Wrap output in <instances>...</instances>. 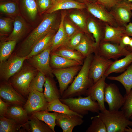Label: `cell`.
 I'll return each instance as SVG.
<instances>
[{
    "instance_id": "obj_1",
    "label": "cell",
    "mask_w": 132,
    "mask_h": 132,
    "mask_svg": "<svg viewBox=\"0 0 132 132\" xmlns=\"http://www.w3.org/2000/svg\"><path fill=\"white\" fill-rule=\"evenodd\" d=\"M56 17L54 13H46L41 23L23 41L15 54L21 57L27 56L37 42L54 30Z\"/></svg>"
},
{
    "instance_id": "obj_2",
    "label": "cell",
    "mask_w": 132,
    "mask_h": 132,
    "mask_svg": "<svg viewBox=\"0 0 132 132\" xmlns=\"http://www.w3.org/2000/svg\"><path fill=\"white\" fill-rule=\"evenodd\" d=\"M93 55L85 58L82 66L71 84L64 92L61 98L65 99L85 95L88 89L94 83L89 77V69Z\"/></svg>"
},
{
    "instance_id": "obj_3",
    "label": "cell",
    "mask_w": 132,
    "mask_h": 132,
    "mask_svg": "<svg viewBox=\"0 0 132 132\" xmlns=\"http://www.w3.org/2000/svg\"><path fill=\"white\" fill-rule=\"evenodd\" d=\"M38 71L27 62L21 69L11 77L8 81L20 94L27 98L30 83Z\"/></svg>"
},
{
    "instance_id": "obj_4",
    "label": "cell",
    "mask_w": 132,
    "mask_h": 132,
    "mask_svg": "<svg viewBox=\"0 0 132 132\" xmlns=\"http://www.w3.org/2000/svg\"><path fill=\"white\" fill-rule=\"evenodd\" d=\"M98 113L104 123L107 132H125L128 126L132 127V121L126 117L121 110L110 111L106 109Z\"/></svg>"
},
{
    "instance_id": "obj_5",
    "label": "cell",
    "mask_w": 132,
    "mask_h": 132,
    "mask_svg": "<svg viewBox=\"0 0 132 132\" xmlns=\"http://www.w3.org/2000/svg\"><path fill=\"white\" fill-rule=\"evenodd\" d=\"M59 99L72 110L82 115L88 114L89 111L98 113L100 111L98 103L93 100L90 96L85 97L79 96L77 98H60Z\"/></svg>"
},
{
    "instance_id": "obj_6",
    "label": "cell",
    "mask_w": 132,
    "mask_h": 132,
    "mask_svg": "<svg viewBox=\"0 0 132 132\" xmlns=\"http://www.w3.org/2000/svg\"><path fill=\"white\" fill-rule=\"evenodd\" d=\"M26 60V57H21L14 54L5 61L0 63L1 81H8L11 77L21 69Z\"/></svg>"
},
{
    "instance_id": "obj_7",
    "label": "cell",
    "mask_w": 132,
    "mask_h": 132,
    "mask_svg": "<svg viewBox=\"0 0 132 132\" xmlns=\"http://www.w3.org/2000/svg\"><path fill=\"white\" fill-rule=\"evenodd\" d=\"M130 52L127 48L119 44L101 41L95 53L107 59L116 60L120 57L126 56Z\"/></svg>"
},
{
    "instance_id": "obj_8",
    "label": "cell",
    "mask_w": 132,
    "mask_h": 132,
    "mask_svg": "<svg viewBox=\"0 0 132 132\" xmlns=\"http://www.w3.org/2000/svg\"><path fill=\"white\" fill-rule=\"evenodd\" d=\"M27 98L23 107L29 115L36 111H47L48 102L43 92L30 90Z\"/></svg>"
},
{
    "instance_id": "obj_9",
    "label": "cell",
    "mask_w": 132,
    "mask_h": 132,
    "mask_svg": "<svg viewBox=\"0 0 132 132\" xmlns=\"http://www.w3.org/2000/svg\"><path fill=\"white\" fill-rule=\"evenodd\" d=\"M51 53L50 46L26 60L30 65L44 74L46 76L53 77L54 75L50 65Z\"/></svg>"
},
{
    "instance_id": "obj_10",
    "label": "cell",
    "mask_w": 132,
    "mask_h": 132,
    "mask_svg": "<svg viewBox=\"0 0 132 132\" xmlns=\"http://www.w3.org/2000/svg\"><path fill=\"white\" fill-rule=\"evenodd\" d=\"M105 102L108 104L110 111L119 110L123 105L125 98L115 84L106 83L105 88Z\"/></svg>"
},
{
    "instance_id": "obj_11",
    "label": "cell",
    "mask_w": 132,
    "mask_h": 132,
    "mask_svg": "<svg viewBox=\"0 0 132 132\" xmlns=\"http://www.w3.org/2000/svg\"><path fill=\"white\" fill-rule=\"evenodd\" d=\"M81 67V65H79L64 68L52 69V73L59 83V90L61 96Z\"/></svg>"
},
{
    "instance_id": "obj_12",
    "label": "cell",
    "mask_w": 132,
    "mask_h": 132,
    "mask_svg": "<svg viewBox=\"0 0 132 132\" xmlns=\"http://www.w3.org/2000/svg\"><path fill=\"white\" fill-rule=\"evenodd\" d=\"M92 59L89 71V77L94 83L104 75L105 73L113 61L103 57L96 53Z\"/></svg>"
},
{
    "instance_id": "obj_13",
    "label": "cell",
    "mask_w": 132,
    "mask_h": 132,
    "mask_svg": "<svg viewBox=\"0 0 132 132\" xmlns=\"http://www.w3.org/2000/svg\"><path fill=\"white\" fill-rule=\"evenodd\" d=\"M0 97L5 102L23 107L27 99L19 93L8 81L0 82Z\"/></svg>"
},
{
    "instance_id": "obj_14",
    "label": "cell",
    "mask_w": 132,
    "mask_h": 132,
    "mask_svg": "<svg viewBox=\"0 0 132 132\" xmlns=\"http://www.w3.org/2000/svg\"><path fill=\"white\" fill-rule=\"evenodd\" d=\"M129 2L122 0L111 8L110 12L118 24L124 26L130 22L132 12Z\"/></svg>"
},
{
    "instance_id": "obj_15",
    "label": "cell",
    "mask_w": 132,
    "mask_h": 132,
    "mask_svg": "<svg viewBox=\"0 0 132 132\" xmlns=\"http://www.w3.org/2000/svg\"><path fill=\"white\" fill-rule=\"evenodd\" d=\"M107 77L105 75L99 79L87 90L85 95L90 96L93 100L97 101L99 106L100 110L103 112L107 109L104 104L105 88Z\"/></svg>"
},
{
    "instance_id": "obj_16",
    "label": "cell",
    "mask_w": 132,
    "mask_h": 132,
    "mask_svg": "<svg viewBox=\"0 0 132 132\" xmlns=\"http://www.w3.org/2000/svg\"><path fill=\"white\" fill-rule=\"evenodd\" d=\"M86 4L88 11L95 17L111 26H118L112 16L104 6L93 2Z\"/></svg>"
},
{
    "instance_id": "obj_17",
    "label": "cell",
    "mask_w": 132,
    "mask_h": 132,
    "mask_svg": "<svg viewBox=\"0 0 132 132\" xmlns=\"http://www.w3.org/2000/svg\"><path fill=\"white\" fill-rule=\"evenodd\" d=\"M83 116L58 113L55 122L56 125L62 128L63 132H72L75 126L80 125L83 123Z\"/></svg>"
},
{
    "instance_id": "obj_18",
    "label": "cell",
    "mask_w": 132,
    "mask_h": 132,
    "mask_svg": "<svg viewBox=\"0 0 132 132\" xmlns=\"http://www.w3.org/2000/svg\"><path fill=\"white\" fill-rule=\"evenodd\" d=\"M4 117L15 120L28 131L29 115L22 106L10 104Z\"/></svg>"
},
{
    "instance_id": "obj_19",
    "label": "cell",
    "mask_w": 132,
    "mask_h": 132,
    "mask_svg": "<svg viewBox=\"0 0 132 132\" xmlns=\"http://www.w3.org/2000/svg\"><path fill=\"white\" fill-rule=\"evenodd\" d=\"M125 35L124 26H112L106 24L104 34L101 41L111 42L119 44Z\"/></svg>"
},
{
    "instance_id": "obj_20",
    "label": "cell",
    "mask_w": 132,
    "mask_h": 132,
    "mask_svg": "<svg viewBox=\"0 0 132 132\" xmlns=\"http://www.w3.org/2000/svg\"><path fill=\"white\" fill-rule=\"evenodd\" d=\"M86 8V4L74 0H59L54 3L45 12L51 13L60 10L76 9H83Z\"/></svg>"
},
{
    "instance_id": "obj_21",
    "label": "cell",
    "mask_w": 132,
    "mask_h": 132,
    "mask_svg": "<svg viewBox=\"0 0 132 132\" xmlns=\"http://www.w3.org/2000/svg\"><path fill=\"white\" fill-rule=\"evenodd\" d=\"M44 86V94L48 103L55 99L61 98L59 90L58 89L53 77L46 76L45 82Z\"/></svg>"
},
{
    "instance_id": "obj_22",
    "label": "cell",
    "mask_w": 132,
    "mask_h": 132,
    "mask_svg": "<svg viewBox=\"0 0 132 132\" xmlns=\"http://www.w3.org/2000/svg\"><path fill=\"white\" fill-rule=\"evenodd\" d=\"M132 63V52H131L124 58L113 61L105 72L104 75L107 77L112 73L123 72Z\"/></svg>"
},
{
    "instance_id": "obj_23",
    "label": "cell",
    "mask_w": 132,
    "mask_h": 132,
    "mask_svg": "<svg viewBox=\"0 0 132 132\" xmlns=\"http://www.w3.org/2000/svg\"><path fill=\"white\" fill-rule=\"evenodd\" d=\"M55 32L53 30L40 39L34 45L29 54L26 56V60L42 52L51 46Z\"/></svg>"
},
{
    "instance_id": "obj_24",
    "label": "cell",
    "mask_w": 132,
    "mask_h": 132,
    "mask_svg": "<svg viewBox=\"0 0 132 132\" xmlns=\"http://www.w3.org/2000/svg\"><path fill=\"white\" fill-rule=\"evenodd\" d=\"M26 25L24 19L18 16L15 19L13 28L11 33L6 38L5 41L15 40L17 42L24 35L26 29Z\"/></svg>"
},
{
    "instance_id": "obj_25",
    "label": "cell",
    "mask_w": 132,
    "mask_h": 132,
    "mask_svg": "<svg viewBox=\"0 0 132 132\" xmlns=\"http://www.w3.org/2000/svg\"><path fill=\"white\" fill-rule=\"evenodd\" d=\"M110 80L118 81L124 87L126 94L129 93L132 89V63L121 74L116 76H108Z\"/></svg>"
},
{
    "instance_id": "obj_26",
    "label": "cell",
    "mask_w": 132,
    "mask_h": 132,
    "mask_svg": "<svg viewBox=\"0 0 132 132\" xmlns=\"http://www.w3.org/2000/svg\"><path fill=\"white\" fill-rule=\"evenodd\" d=\"M50 65L52 69H62L82 65L75 60L51 53Z\"/></svg>"
},
{
    "instance_id": "obj_27",
    "label": "cell",
    "mask_w": 132,
    "mask_h": 132,
    "mask_svg": "<svg viewBox=\"0 0 132 132\" xmlns=\"http://www.w3.org/2000/svg\"><path fill=\"white\" fill-rule=\"evenodd\" d=\"M65 17V13H61L59 29L53 37L51 46V53L62 46L67 38L63 27V22Z\"/></svg>"
},
{
    "instance_id": "obj_28",
    "label": "cell",
    "mask_w": 132,
    "mask_h": 132,
    "mask_svg": "<svg viewBox=\"0 0 132 132\" xmlns=\"http://www.w3.org/2000/svg\"><path fill=\"white\" fill-rule=\"evenodd\" d=\"M67 59L77 61L83 65L85 58L77 50L66 47H60L51 53Z\"/></svg>"
},
{
    "instance_id": "obj_29",
    "label": "cell",
    "mask_w": 132,
    "mask_h": 132,
    "mask_svg": "<svg viewBox=\"0 0 132 132\" xmlns=\"http://www.w3.org/2000/svg\"><path fill=\"white\" fill-rule=\"evenodd\" d=\"M95 43L88 34H84L80 42L75 49L86 58L96 51V48Z\"/></svg>"
},
{
    "instance_id": "obj_30",
    "label": "cell",
    "mask_w": 132,
    "mask_h": 132,
    "mask_svg": "<svg viewBox=\"0 0 132 132\" xmlns=\"http://www.w3.org/2000/svg\"><path fill=\"white\" fill-rule=\"evenodd\" d=\"M47 111H54L70 115L83 116L72 110L68 106L62 103L59 99H55L48 103Z\"/></svg>"
},
{
    "instance_id": "obj_31",
    "label": "cell",
    "mask_w": 132,
    "mask_h": 132,
    "mask_svg": "<svg viewBox=\"0 0 132 132\" xmlns=\"http://www.w3.org/2000/svg\"><path fill=\"white\" fill-rule=\"evenodd\" d=\"M58 113H50L46 111H37L31 115L35 116L39 120L44 122L55 132V127L56 125V120Z\"/></svg>"
},
{
    "instance_id": "obj_32",
    "label": "cell",
    "mask_w": 132,
    "mask_h": 132,
    "mask_svg": "<svg viewBox=\"0 0 132 132\" xmlns=\"http://www.w3.org/2000/svg\"><path fill=\"white\" fill-rule=\"evenodd\" d=\"M29 115L28 122L29 132H53L45 123L32 115Z\"/></svg>"
},
{
    "instance_id": "obj_33",
    "label": "cell",
    "mask_w": 132,
    "mask_h": 132,
    "mask_svg": "<svg viewBox=\"0 0 132 132\" xmlns=\"http://www.w3.org/2000/svg\"><path fill=\"white\" fill-rule=\"evenodd\" d=\"M87 27L88 32L92 34L95 39L97 49L103 38L100 29L96 21L91 19H89L87 21Z\"/></svg>"
},
{
    "instance_id": "obj_34",
    "label": "cell",
    "mask_w": 132,
    "mask_h": 132,
    "mask_svg": "<svg viewBox=\"0 0 132 132\" xmlns=\"http://www.w3.org/2000/svg\"><path fill=\"white\" fill-rule=\"evenodd\" d=\"M17 42L15 40L6 41L1 43L0 62H3L10 57L16 46Z\"/></svg>"
},
{
    "instance_id": "obj_35",
    "label": "cell",
    "mask_w": 132,
    "mask_h": 132,
    "mask_svg": "<svg viewBox=\"0 0 132 132\" xmlns=\"http://www.w3.org/2000/svg\"><path fill=\"white\" fill-rule=\"evenodd\" d=\"M69 17L71 21L86 34L88 32L87 29L86 17L79 11L75 12L70 14Z\"/></svg>"
},
{
    "instance_id": "obj_36",
    "label": "cell",
    "mask_w": 132,
    "mask_h": 132,
    "mask_svg": "<svg viewBox=\"0 0 132 132\" xmlns=\"http://www.w3.org/2000/svg\"><path fill=\"white\" fill-rule=\"evenodd\" d=\"M0 124L4 128L6 132H16L22 131V125L15 120L0 116Z\"/></svg>"
},
{
    "instance_id": "obj_37",
    "label": "cell",
    "mask_w": 132,
    "mask_h": 132,
    "mask_svg": "<svg viewBox=\"0 0 132 132\" xmlns=\"http://www.w3.org/2000/svg\"><path fill=\"white\" fill-rule=\"evenodd\" d=\"M91 123L86 132H107L105 125L98 115L91 118Z\"/></svg>"
},
{
    "instance_id": "obj_38",
    "label": "cell",
    "mask_w": 132,
    "mask_h": 132,
    "mask_svg": "<svg viewBox=\"0 0 132 132\" xmlns=\"http://www.w3.org/2000/svg\"><path fill=\"white\" fill-rule=\"evenodd\" d=\"M46 76L41 72L39 71L32 81L30 86V90H35L43 92V87L45 82Z\"/></svg>"
},
{
    "instance_id": "obj_39",
    "label": "cell",
    "mask_w": 132,
    "mask_h": 132,
    "mask_svg": "<svg viewBox=\"0 0 132 132\" xmlns=\"http://www.w3.org/2000/svg\"><path fill=\"white\" fill-rule=\"evenodd\" d=\"M23 7L29 17L33 20L35 18L38 8L35 0H21Z\"/></svg>"
},
{
    "instance_id": "obj_40",
    "label": "cell",
    "mask_w": 132,
    "mask_h": 132,
    "mask_svg": "<svg viewBox=\"0 0 132 132\" xmlns=\"http://www.w3.org/2000/svg\"><path fill=\"white\" fill-rule=\"evenodd\" d=\"M84 34V33L82 31H78L68 37L61 46L75 49L80 42Z\"/></svg>"
},
{
    "instance_id": "obj_41",
    "label": "cell",
    "mask_w": 132,
    "mask_h": 132,
    "mask_svg": "<svg viewBox=\"0 0 132 132\" xmlns=\"http://www.w3.org/2000/svg\"><path fill=\"white\" fill-rule=\"evenodd\" d=\"M124 96V102L121 109L126 117L130 119L132 115V89L129 93L126 94Z\"/></svg>"
},
{
    "instance_id": "obj_42",
    "label": "cell",
    "mask_w": 132,
    "mask_h": 132,
    "mask_svg": "<svg viewBox=\"0 0 132 132\" xmlns=\"http://www.w3.org/2000/svg\"><path fill=\"white\" fill-rule=\"evenodd\" d=\"M0 10L3 13L13 15L17 14L18 11V8L16 3L12 2H7L0 4Z\"/></svg>"
},
{
    "instance_id": "obj_43",
    "label": "cell",
    "mask_w": 132,
    "mask_h": 132,
    "mask_svg": "<svg viewBox=\"0 0 132 132\" xmlns=\"http://www.w3.org/2000/svg\"><path fill=\"white\" fill-rule=\"evenodd\" d=\"M12 20L9 18H1L0 19V34L8 33L12 30Z\"/></svg>"
},
{
    "instance_id": "obj_44",
    "label": "cell",
    "mask_w": 132,
    "mask_h": 132,
    "mask_svg": "<svg viewBox=\"0 0 132 132\" xmlns=\"http://www.w3.org/2000/svg\"><path fill=\"white\" fill-rule=\"evenodd\" d=\"M38 10L42 13L46 12L52 6L53 2L52 0H35Z\"/></svg>"
},
{
    "instance_id": "obj_45",
    "label": "cell",
    "mask_w": 132,
    "mask_h": 132,
    "mask_svg": "<svg viewBox=\"0 0 132 132\" xmlns=\"http://www.w3.org/2000/svg\"><path fill=\"white\" fill-rule=\"evenodd\" d=\"M63 27L67 38L79 30L72 23L66 20L65 17L63 22Z\"/></svg>"
},
{
    "instance_id": "obj_46",
    "label": "cell",
    "mask_w": 132,
    "mask_h": 132,
    "mask_svg": "<svg viewBox=\"0 0 132 132\" xmlns=\"http://www.w3.org/2000/svg\"><path fill=\"white\" fill-rule=\"evenodd\" d=\"M122 0H98L96 3L100 4L105 8L111 9Z\"/></svg>"
},
{
    "instance_id": "obj_47",
    "label": "cell",
    "mask_w": 132,
    "mask_h": 132,
    "mask_svg": "<svg viewBox=\"0 0 132 132\" xmlns=\"http://www.w3.org/2000/svg\"><path fill=\"white\" fill-rule=\"evenodd\" d=\"M10 104L4 101L0 97V116H5Z\"/></svg>"
},
{
    "instance_id": "obj_48",
    "label": "cell",
    "mask_w": 132,
    "mask_h": 132,
    "mask_svg": "<svg viewBox=\"0 0 132 132\" xmlns=\"http://www.w3.org/2000/svg\"><path fill=\"white\" fill-rule=\"evenodd\" d=\"M131 39L129 36L125 35L122 37L119 44L123 47L126 48V46L129 45Z\"/></svg>"
},
{
    "instance_id": "obj_49",
    "label": "cell",
    "mask_w": 132,
    "mask_h": 132,
    "mask_svg": "<svg viewBox=\"0 0 132 132\" xmlns=\"http://www.w3.org/2000/svg\"><path fill=\"white\" fill-rule=\"evenodd\" d=\"M124 27L126 35L132 36V23H129Z\"/></svg>"
},
{
    "instance_id": "obj_50",
    "label": "cell",
    "mask_w": 132,
    "mask_h": 132,
    "mask_svg": "<svg viewBox=\"0 0 132 132\" xmlns=\"http://www.w3.org/2000/svg\"><path fill=\"white\" fill-rule=\"evenodd\" d=\"M76 1L85 3V4L89 2H92L91 0H74Z\"/></svg>"
},
{
    "instance_id": "obj_51",
    "label": "cell",
    "mask_w": 132,
    "mask_h": 132,
    "mask_svg": "<svg viewBox=\"0 0 132 132\" xmlns=\"http://www.w3.org/2000/svg\"><path fill=\"white\" fill-rule=\"evenodd\" d=\"M128 46L127 49L131 52H132V38H131L129 44Z\"/></svg>"
},
{
    "instance_id": "obj_52",
    "label": "cell",
    "mask_w": 132,
    "mask_h": 132,
    "mask_svg": "<svg viewBox=\"0 0 132 132\" xmlns=\"http://www.w3.org/2000/svg\"><path fill=\"white\" fill-rule=\"evenodd\" d=\"M125 132H132V128L128 126L125 129Z\"/></svg>"
},
{
    "instance_id": "obj_53",
    "label": "cell",
    "mask_w": 132,
    "mask_h": 132,
    "mask_svg": "<svg viewBox=\"0 0 132 132\" xmlns=\"http://www.w3.org/2000/svg\"><path fill=\"white\" fill-rule=\"evenodd\" d=\"M0 132H6L5 130L2 125L0 124Z\"/></svg>"
},
{
    "instance_id": "obj_54",
    "label": "cell",
    "mask_w": 132,
    "mask_h": 132,
    "mask_svg": "<svg viewBox=\"0 0 132 132\" xmlns=\"http://www.w3.org/2000/svg\"><path fill=\"white\" fill-rule=\"evenodd\" d=\"M59 0H52L53 2V4Z\"/></svg>"
},
{
    "instance_id": "obj_55",
    "label": "cell",
    "mask_w": 132,
    "mask_h": 132,
    "mask_svg": "<svg viewBox=\"0 0 132 132\" xmlns=\"http://www.w3.org/2000/svg\"><path fill=\"white\" fill-rule=\"evenodd\" d=\"M93 2L96 3L97 2L98 0H91Z\"/></svg>"
},
{
    "instance_id": "obj_56",
    "label": "cell",
    "mask_w": 132,
    "mask_h": 132,
    "mask_svg": "<svg viewBox=\"0 0 132 132\" xmlns=\"http://www.w3.org/2000/svg\"><path fill=\"white\" fill-rule=\"evenodd\" d=\"M130 7H131V9H132V3H130Z\"/></svg>"
},
{
    "instance_id": "obj_57",
    "label": "cell",
    "mask_w": 132,
    "mask_h": 132,
    "mask_svg": "<svg viewBox=\"0 0 132 132\" xmlns=\"http://www.w3.org/2000/svg\"><path fill=\"white\" fill-rule=\"evenodd\" d=\"M130 119L132 120V115L130 117Z\"/></svg>"
},
{
    "instance_id": "obj_58",
    "label": "cell",
    "mask_w": 132,
    "mask_h": 132,
    "mask_svg": "<svg viewBox=\"0 0 132 132\" xmlns=\"http://www.w3.org/2000/svg\"><path fill=\"white\" fill-rule=\"evenodd\" d=\"M128 0V1H129V2L132 1V0Z\"/></svg>"
},
{
    "instance_id": "obj_59",
    "label": "cell",
    "mask_w": 132,
    "mask_h": 132,
    "mask_svg": "<svg viewBox=\"0 0 132 132\" xmlns=\"http://www.w3.org/2000/svg\"><path fill=\"white\" fill-rule=\"evenodd\" d=\"M131 10L132 11V9H131Z\"/></svg>"
}]
</instances>
